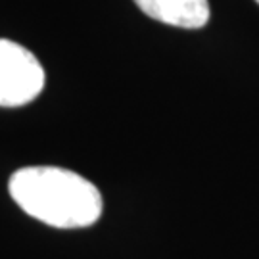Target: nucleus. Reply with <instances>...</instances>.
I'll return each mask as SVG.
<instances>
[{"instance_id": "nucleus-2", "label": "nucleus", "mask_w": 259, "mask_h": 259, "mask_svg": "<svg viewBox=\"0 0 259 259\" xmlns=\"http://www.w3.org/2000/svg\"><path fill=\"white\" fill-rule=\"evenodd\" d=\"M45 89V69L25 47L0 38V106L19 108Z\"/></svg>"}, {"instance_id": "nucleus-4", "label": "nucleus", "mask_w": 259, "mask_h": 259, "mask_svg": "<svg viewBox=\"0 0 259 259\" xmlns=\"http://www.w3.org/2000/svg\"><path fill=\"white\" fill-rule=\"evenodd\" d=\"M255 2H257V4H259V0H255Z\"/></svg>"}, {"instance_id": "nucleus-1", "label": "nucleus", "mask_w": 259, "mask_h": 259, "mask_svg": "<svg viewBox=\"0 0 259 259\" xmlns=\"http://www.w3.org/2000/svg\"><path fill=\"white\" fill-rule=\"evenodd\" d=\"M10 196L23 211L56 229H84L100 219L102 194L75 171L62 167H23L8 183Z\"/></svg>"}, {"instance_id": "nucleus-3", "label": "nucleus", "mask_w": 259, "mask_h": 259, "mask_svg": "<svg viewBox=\"0 0 259 259\" xmlns=\"http://www.w3.org/2000/svg\"><path fill=\"white\" fill-rule=\"evenodd\" d=\"M148 18L181 29H200L209 21L207 0H135Z\"/></svg>"}]
</instances>
